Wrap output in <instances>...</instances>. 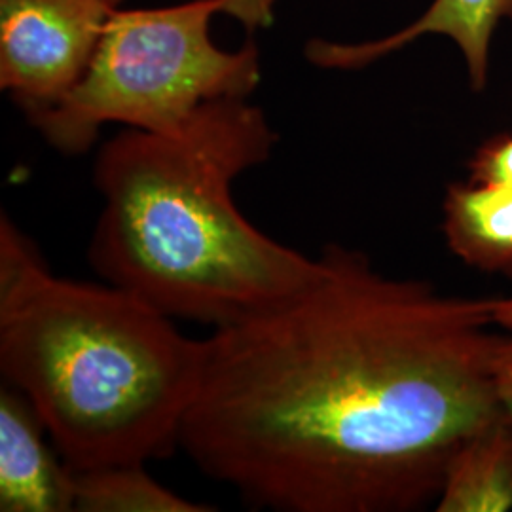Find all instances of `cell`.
I'll use <instances>...</instances> for the list:
<instances>
[{
  "label": "cell",
  "mask_w": 512,
  "mask_h": 512,
  "mask_svg": "<svg viewBox=\"0 0 512 512\" xmlns=\"http://www.w3.org/2000/svg\"><path fill=\"white\" fill-rule=\"evenodd\" d=\"M495 298H463L325 245L285 304L205 340L179 448L256 509L412 512L503 410Z\"/></svg>",
  "instance_id": "1"
},
{
  "label": "cell",
  "mask_w": 512,
  "mask_h": 512,
  "mask_svg": "<svg viewBox=\"0 0 512 512\" xmlns=\"http://www.w3.org/2000/svg\"><path fill=\"white\" fill-rule=\"evenodd\" d=\"M275 143L266 114L241 97L205 103L175 133L131 128L110 139L95 162V274L171 319L213 330L302 293L319 256L266 236L232 196Z\"/></svg>",
  "instance_id": "2"
},
{
  "label": "cell",
  "mask_w": 512,
  "mask_h": 512,
  "mask_svg": "<svg viewBox=\"0 0 512 512\" xmlns=\"http://www.w3.org/2000/svg\"><path fill=\"white\" fill-rule=\"evenodd\" d=\"M203 353V340L135 294L52 274L2 215L0 372L33 403L74 473L179 448Z\"/></svg>",
  "instance_id": "3"
},
{
  "label": "cell",
  "mask_w": 512,
  "mask_h": 512,
  "mask_svg": "<svg viewBox=\"0 0 512 512\" xmlns=\"http://www.w3.org/2000/svg\"><path fill=\"white\" fill-rule=\"evenodd\" d=\"M217 12V0L114 10L80 82L54 105L29 112L31 124L63 154H82L110 122L175 133L205 103L247 99L260 82L258 50H219L209 38Z\"/></svg>",
  "instance_id": "4"
},
{
  "label": "cell",
  "mask_w": 512,
  "mask_h": 512,
  "mask_svg": "<svg viewBox=\"0 0 512 512\" xmlns=\"http://www.w3.org/2000/svg\"><path fill=\"white\" fill-rule=\"evenodd\" d=\"M109 0H0V86L27 114L57 103L88 71Z\"/></svg>",
  "instance_id": "5"
},
{
  "label": "cell",
  "mask_w": 512,
  "mask_h": 512,
  "mask_svg": "<svg viewBox=\"0 0 512 512\" xmlns=\"http://www.w3.org/2000/svg\"><path fill=\"white\" fill-rule=\"evenodd\" d=\"M48 429L33 403L4 385L0 391V511H74V471L55 458Z\"/></svg>",
  "instance_id": "6"
},
{
  "label": "cell",
  "mask_w": 512,
  "mask_h": 512,
  "mask_svg": "<svg viewBox=\"0 0 512 512\" xmlns=\"http://www.w3.org/2000/svg\"><path fill=\"white\" fill-rule=\"evenodd\" d=\"M501 19H512V0H435L418 21L391 37L359 46L315 40L308 46V57L327 69H359L423 35H444L458 44L471 84L480 92L488 78L492 35Z\"/></svg>",
  "instance_id": "7"
},
{
  "label": "cell",
  "mask_w": 512,
  "mask_h": 512,
  "mask_svg": "<svg viewBox=\"0 0 512 512\" xmlns=\"http://www.w3.org/2000/svg\"><path fill=\"white\" fill-rule=\"evenodd\" d=\"M444 236L465 264L512 277V188L458 183L444 198Z\"/></svg>",
  "instance_id": "8"
},
{
  "label": "cell",
  "mask_w": 512,
  "mask_h": 512,
  "mask_svg": "<svg viewBox=\"0 0 512 512\" xmlns=\"http://www.w3.org/2000/svg\"><path fill=\"white\" fill-rule=\"evenodd\" d=\"M435 505L439 512L512 511V421L507 414L461 444Z\"/></svg>",
  "instance_id": "9"
},
{
  "label": "cell",
  "mask_w": 512,
  "mask_h": 512,
  "mask_svg": "<svg viewBox=\"0 0 512 512\" xmlns=\"http://www.w3.org/2000/svg\"><path fill=\"white\" fill-rule=\"evenodd\" d=\"M74 511L209 512L215 509L171 492L148 475L145 463H126L74 473Z\"/></svg>",
  "instance_id": "10"
},
{
  "label": "cell",
  "mask_w": 512,
  "mask_h": 512,
  "mask_svg": "<svg viewBox=\"0 0 512 512\" xmlns=\"http://www.w3.org/2000/svg\"><path fill=\"white\" fill-rule=\"evenodd\" d=\"M471 181L512 188V135H499L476 152L471 162Z\"/></svg>",
  "instance_id": "11"
},
{
  "label": "cell",
  "mask_w": 512,
  "mask_h": 512,
  "mask_svg": "<svg viewBox=\"0 0 512 512\" xmlns=\"http://www.w3.org/2000/svg\"><path fill=\"white\" fill-rule=\"evenodd\" d=\"M277 0H217L219 12L238 19L249 33L258 27H268L272 23L274 4Z\"/></svg>",
  "instance_id": "12"
},
{
  "label": "cell",
  "mask_w": 512,
  "mask_h": 512,
  "mask_svg": "<svg viewBox=\"0 0 512 512\" xmlns=\"http://www.w3.org/2000/svg\"><path fill=\"white\" fill-rule=\"evenodd\" d=\"M495 389L503 410L512 421V334L507 336L495 368Z\"/></svg>",
  "instance_id": "13"
},
{
  "label": "cell",
  "mask_w": 512,
  "mask_h": 512,
  "mask_svg": "<svg viewBox=\"0 0 512 512\" xmlns=\"http://www.w3.org/2000/svg\"><path fill=\"white\" fill-rule=\"evenodd\" d=\"M495 325L512 334V296L509 298H495L494 302Z\"/></svg>",
  "instance_id": "14"
},
{
  "label": "cell",
  "mask_w": 512,
  "mask_h": 512,
  "mask_svg": "<svg viewBox=\"0 0 512 512\" xmlns=\"http://www.w3.org/2000/svg\"><path fill=\"white\" fill-rule=\"evenodd\" d=\"M109 2L112 6H116V4H118V2H122V0H109Z\"/></svg>",
  "instance_id": "15"
}]
</instances>
